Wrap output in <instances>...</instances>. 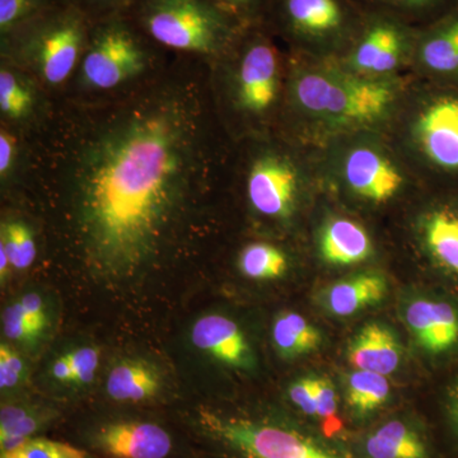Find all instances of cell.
<instances>
[{
    "mask_svg": "<svg viewBox=\"0 0 458 458\" xmlns=\"http://www.w3.org/2000/svg\"><path fill=\"white\" fill-rule=\"evenodd\" d=\"M54 414L47 409L29 403H3L0 410V448L12 450L21 443L33 438L38 430L47 427Z\"/></svg>",
    "mask_w": 458,
    "mask_h": 458,
    "instance_id": "obj_21",
    "label": "cell"
},
{
    "mask_svg": "<svg viewBox=\"0 0 458 458\" xmlns=\"http://www.w3.org/2000/svg\"><path fill=\"white\" fill-rule=\"evenodd\" d=\"M92 23L80 8L62 3L3 40V54L47 86H59L82 62Z\"/></svg>",
    "mask_w": 458,
    "mask_h": 458,
    "instance_id": "obj_4",
    "label": "cell"
},
{
    "mask_svg": "<svg viewBox=\"0 0 458 458\" xmlns=\"http://www.w3.org/2000/svg\"><path fill=\"white\" fill-rule=\"evenodd\" d=\"M201 426L242 458H340L289 428L201 411Z\"/></svg>",
    "mask_w": 458,
    "mask_h": 458,
    "instance_id": "obj_6",
    "label": "cell"
},
{
    "mask_svg": "<svg viewBox=\"0 0 458 458\" xmlns=\"http://www.w3.org/2000/svg\"><path fill=\"white\" fill-rule=\"evenodd\" d=\"M50 372L53 378L60 384H73V369L68 354L56 358L51 364Z\"/></svg>",
    "mask_w": 458,
    "mask_h": 458,
    "instance_id": "obj_40",
    "label": "cell"
},
{
    "mask_svg": "<svg viewBox=\"0 0 458 458\" xmlns=\"http://www.w3.org/2000/svg\"><path fill=\"white\" fill-rule=\"evenodd\" d=\"M66 0H0V38L5 40L27 23Z\"/></svg>",
    "mask_w": 458,
    "mask_h": 458,
    "instance_id": "obj_29",
    "label": "cell"
},
{
    "mask_svg": "<svg viewBox=\"0 0 458 458\" xmlns=\"http://www.w3.org/2000/svg\"><path fill=\"white\" fill-rule=\"evenodd\" d=\"M348 360L357 369L387 376L399 367L400 344L390 328L384 325H366L349 345Z\"/></svg>",
    "mask_w": 458,
    "mask_h": 458,
    "instance_id": "obj_16",
    "label": "cell"
},
{
    "mask_svg": "<svg viewBox=\"0 0 458 458\" xmlns=\"http://www.w3.org/2000/svg\"><path fill=\"white\" fill-rule=\"evenodd\" d=\"M36 104L32 84L20 72L2 65L0 71V111L12 122H22L32 114Z\"/></svg>",
    "mask_w": 458,
    "mask_h": 458,
    "instance_id": "obj_24",
    "label": "cell"
},
{
    "mask_svg": "<svg viewBox=\"0 0 458 458\" xmlns=\"http://www.w3.org/2000/svg\"><path fill=\"white\" fill-rule=\"evenodd\" d=\"M421 152L437 167L458 171V98L434 99L419 114L414 129Z\"/></svg>",
    "mask_w": 458,
    "mask_h": 458,
    "instance_id": "obj_10",
    "label": "cell"
},
{
    "mask_svg": "<svg viewBox=\"0 0 458 458\" xmlns=\"http://www.w3.org/2000/svg\"><path fill=\"white\" fill-rule=\"evenodd\" d=\"M372 241L360 223L346 218L330 219L319 234V252L336 267L360 264L372 255Z\"/></svg>",
    "mask_w": 458,
    "mask_h": 458,
    "instance_id": "obj_17",
    "label": "cell"
},
{
    "mask_svg": "<svg viewBox=\"0 0 458 458\" xmlns=\"http://www.w3.org/2000/svg\"><path fill=\"white\" fill-rule=\"evenodd\" d=\"M152 44L125 13L93 21L81 62V83L93 90H110L146 71Z\"/></svg>",
    "mask_w": 458,
    "mask_h": 458,
    "instance_id": "obj_5",
    "label": "cell"
},
{
    "mask_svg": "<svg viewBox=\"0 0 458 458\" xmlns=\"http://www.w3.org/2000/svg\"><path fill=\"white\" fill-rule=\"evenodd\" d=\"M17 301L33 324L38 325L41 330H47V327H49V313H47L44 298L40 294L31 292V293L23 294Z\"/></svg>",
    "mask_w": 458,
    "mask_h": 458,
    "instance_id": "obj_37",
    "label": "cell"
},
{
    "mask_svg": "<svg viewBox=\"0 0 458 458\" xmlns=\"http://www.w3.org/2000/svg\"><path fill=\"white\" fill-rule=\"evenodd\" d=\"M278 9L286 30L310 40L334 38L346 22L339 0H279Z\"/></svg>",
    "mask_w": 458,
    "mask_h": 458,
    "instance_id": "obj_15",
    "label": "cell"
},
{
    "mask_svg": "<svg viewBox=\"0 0 458 458\" xmlns=\"http://www.w3.org/2000/svg\"><path fill=\"white\" fill-rule=\"evenodd\" d=\"M405 322L428 352H445L458 343V313L450 303L418 298L406 307Z\"/></svg>",
    "mask_w": 458,
    "mask_h": 458,
    "instance_id": "obj_14",
    "label": "cell"
},
{
    "mask_svg": "<svg viewBox=\"0 0 458 458\" xmlns=\"http://www.w3.org/2000/svg\"><path fill=\"white\" fill-rule=\"evenodd\" d=\"M424 242L434 260L458 276V212L439 209L423 223Z\"/></svg>",
    "mask_w": 458,
    "mask_h": 458,
    "instance_id": "obj_20",
    "label": "cell"
},
{
    "mask_svg": "<svg viewBox=\"0 0 458 458\" xmlns=\"http://www.w3.org/2000/svg\"><path fill=\"white\" fill-rule=\"evenodd\" d=\"M161 387L158 369L137 358L117 361L106 379L108 397L117 403H143L155 397Z\"/></svg>",
    "mask_w": 458,
    "mask_h": 458,
    "instance_id": "obj_18",
    "label": "cell"
},
{
    "mask_svg": "<svg viewBox=\"0 0 458 458\" xmlns=\"http://www.w3.org/2000/svg\"><path fill=\"white\" fill-rule=\"evenodd\" d=\"M388 4L403 9H420L432 4L434 0H384Z\"/></svg>",
    "mask_w": 458,
    "mask_h": 458,
    "instance_id": "obj_41",
    "label": "cell"
},
{
    "mask_svg": "<svg viewBox=\"0 0 458 458\" xmlns=\"http://www.w3.org/2000/svg\"><path fill=\"white\" fill-rule=\"evenodd\" d=\"M212 2L243 22L258 16L267 0H212Z\"/></svg>",
    "mask_w": 458,
    "mask_h": 458,
    "instance_id": "obj_38",
    "label": "cell"
},
{
    "mask_svg": "<svg viewBox=\"0 0 458 458\" xmlns=\"http://www.w3.org/2000/svg\"><path fill=\"white\" fill-rule=\"evenodd\" d=\"M321 334L297 312H282L273 324V343L283 358L293 360L318 348Z\"/></svg>",
    "mask_w": 458,
    "mask_h": 458,
    "instance_id": "obj_22",
    "label": "cell"
},
{
    "mask_svg": "<svg viewBox=\"0 0 458 458\" xmlns=\"http://www.w3.org/2000/svg\"><path fill=\"white\" fill-rule=\"evenodd\" d=\"M191 342L198 351L214 360L237 369H251L255 355L245 334L233 319L210 313L197 319L191 330Z\"/></svg>",
    "mask_w": 458,
    "mask_h": 458,
    "instance_id": "obj_13",
    "label": "cell"
},
{
    "mask_svg": "<svg viewBox=\"0 0 458 458\" xmlns=\"http://www.w3.org/2000/svg\"><path fill=\"white\" fill-rule=\"evenodd\" d=\"M342 174L352 192L372 203H385L396 197L405 181L393 159L370 146L349 150Z\"/></svg>",
    "mask_w": 458,
    "mask_h": 458,
    "instance_id": "obj_9",
    "label": "cell"
},
{
    "mask_svg": "<svg viewBox=\"0 0 458 458\" xmlns=\"http://www.w3.org/2000/svg\"><path fill=\"white\" fill-rule=\"evenodd\" d=\"M370 458H427L426 445L414 430L401 421H390L369 437Z\"/></svg>",
    "mask_w": 458,
    "mask_h": 458,
    "instance_id": "obj_23",
    "label": "cell"
},
{
    "mask_svg": "<svg viewBox=\"0 0 458 458\" xmlns=\"http://www.w3.org/2000/svg\"><path fill=\"white\" fill-rule=\"evenodd\" d=\"M409 47V35L399 23L377 20L370 23L351 55L352 72L384 77L401 64Z\"/></svg>",
    "mask_w": 458,
    "mask_h": 458,
    "instance_id": "obj_11",
    "label": "cell"
},
{
    "mask_svg": "<svg viewBox=\"0 0 458 458\" xmlns=\"http://www.w3.org/2000/svg\"><path fill=\"white\" fill-rule=\"evenodd\" d=\"M12 264L11 260H9L7 252H5V250L0 246V279H2V283H4V280L7 279Z\"/></svg>",
    "mask_w": 458,
    "mask_h": 458,
    "instance_id": "obj_42",
    "label": "cell"
},
{
    "mask_svg": "<svg viewBox=\"0 0 458 458\" xmlns=\"http://www.w3.org/2000/svg\"><path fill=\"white\" fill-rule=\"evenodd\" d=\"M387 288V280L379 274H358L331 285L325 293V304L334 315L346 318L381 302Z\"/></svg>",
    "mask_w": 458,
    "mask_h": 458,
    "instance_id": "obj_19",
    "label": "cell"
},
{
    "mask_svg": "<svg viewBox=\"0 0 458 458\" xmlns=\"http://www.w3.org/2000/svg\"><path fill=\"white\" fill-rule=\"evenodd\" d=\"M238 269L249 279H278L288 269V260L278 247L265 242L250 243L238 256Z\"/></svg>",
    "mask_w": 458,
    "mask_h": 458,
    "instance_id": "obj_27",
    "label": "cell"
},
{
    "mask_svg": "<svg viewBox=\"0 0 458 458\" xmlns=\"http://www.w3.org/2000/svg\"><path fill=\"white\" fill-rule=\"evenodd\" d=\"M27 366L22 355L8 344L0 345V388L14 390L26 381Z\"/></svg>",
    "mask_w": 458,
    "mask_h": 458,
    "instance_id": "obj_32",
    "label": "cell"
},
{
    "mask_svg": "<svg viewBox=\"0 0 458 458\" xmlns=\"http://www.w3.org/2000/svg\"><path fill=\"white\" fill-rule=\"evenodd\" d=\"M17 158V140L5 129L0 131V177L2 181L8 179L13 170Z\"/></svg>",
    "mask_w": 458,
    "mask_h": 458,
    "instance_id": "obj_39",
    "label": "cell"
},
{
    "mask_svg": "<svg viewBox=\"0 0 458 458\" xmlns=\"http://www.w3.org/2000/svg\"><path fill=\"white\" fill-rule=\"evenodd\" d=\"M73 369L74 385H89L95 379L101 360V352L95 346H82L66 352Z\"/></svg>",
    "mask_w": 458,
    "mask_h": 458,
    "instance_id": "obj_33",
    "label": "cell"
},
{
    "mask_svg": "<svg viewBox=\"0 0 458 458\" xmlns=\"http://www.w3.org/2000/svg\"><path fill=\"white\" fill-rule=\"evenodd\" d=\"M298 171L278 152L256 157L247 174V198L255 212L273 219L289 218L297 200Z\"/></svg>",
    "mask_w": 458,
    "mask_h": 458,
    "instance_id": "obj_8",
    "label": "cell"
},
{
    "mask_svg": "<svg viewBox=\"0 0 458 458\" xmlns=\"http://www.w3.org/2000/svg\"><path fill=\"white\" fill-rule=\"evenodd\" d=\"M233 77L234 105L251 116L269 113L279 96L278 51L264 35L247 36Z\"/></svg>",
    "mask_w": 458,
    "mask_h": 458,
    "instance_id": "obj_7",
    "label": "cell"
},
{
    "mask_svg": "<svg viewBox=\"0 0 458 458\" xmlns=\"http://www.w3.org/2000/svg\"><path fill=\"white\" fill-rule=\"evenodd\" d=\"M421 63L436 73L458 72V20L437 30L419 50Z\"/></svg>",
    "mask_w": 458,
    "mask_h": 458,
    "instance_id": "obj_25",
    "label": "cell"
},
{
    "mask_svg": "<svg viewBox=\"0 0 458 458\" xmlns=\"http://www.w3.org/2000/svg\"><path fill=\"white\" fill-rule=\"evenodd\" d=\"M450 410L452 418L456 421L458 426V381L454 386L450 394Z\"/></svg>",
    "mask_w": 458,
    "mask_h": 458,
    "instance_id": "obj_43",
    "label": "cell"
},
{
    "mask_svg": "<svg viewBox=\"0 0 458 458\" xmlns=\"http://www.w3.org/2000/svg\"><path fill=\"white\" fill-rule=\"evenodd\" d=\"M2 324L5 337L21 345L35 346L45 333L38 325L33 324L18 301L4 310Z\"/></svg>",
    "mask_w": 458,
    "mask_h": 458,
    "instance_id": "obj_31",
    "label": "cell"
},
{
    "mask_svg": "<svg viewBox=\"0 0 458 458\" xmlns=\"http://www.w3.org/2000/svg\"><path fill=\"white\" fill-rule=\"evenodd\" d=\"M99 450L111 458H165L172 438L164 428L147 421H114L99 428Z\"/></svg>",
    "mask_w": 458,
    "mask_h": 458,
    "instance_id": "obj_12",
    "label": "cell"
},
{
    "mask_svg": "<svg viewBox=\"0 0 458 458\" xmlns=\"http://www.w3.org/2000/svg\"><path fill=\"white\" fill-rule=\"evenodd\" d=\"M289 397L304 414L316 417V401L312 378H301L289 387Z\"/></svg>",
    "mask_w": 458,
    "mask_h": 458,
    "instance_id": "obj_36",
    "label": "cell"
},
{
    "mask_svg": "<svg viewBox=\"0 0 458 458\" xmlns=\"http://www.w3.org/2000/svg\"><path fill=\"white\" fill-rule=\"evenodd\" d=\"M80 8L92 21L102 20L114 14H123L131 8L134 0H66Z\"/></svg>",
    "mask_w": 458,
    "mask_h": 458,
    "instance_id": "obj_34",
    "label": "cell"
},
{
    "mask_svg": "<svg viewBox=\"0 0 458 458\" xmlns=\"http://www.w3.org/2000/svg\"><path fill=\"white\" fill-rule=\"evenodd\" d=\"M200 99L165 86L116 108L71 165L78 233L90 264L123 278L155 258L204 172Z\"/></svg>",
    "mask_w": 458,
    "mask_h": 458,
    "instance_id": "obj_1",
    "label": "cell"
},
{
    "mask_svg": "<svg viewBox=\"0 0 458 458\" xmlns=\"http://www.w3.org/2000/svg\"><path fill=\"white\" fill-rule=\"evenodd\" d=\"M0 458H93L89 452L68 445V443L51 441V439L33 437L21 443L12 450L2 452Z\"/></svg>",
    "mask_w": 458,
    "mask_h": 458,
    "instance_id": "obj_30",
    "label": "cell"
},
{
    "mask_svg": "<svg viewBox=\"0 0 458 458\" xmlns=\"http://www.w3.org/2000/svg\"><path fill=\"white\" fill-rule=\"evenodd\" d=\"M125 14L153 45L199 56L225 53L242 23L212 0H134Z\"/></svg>",
    "mask_w": 458,
    "mask_h": 458,
    "instance_id": "obj_3",
    "label": "cell"
},
{
    "mask_svg": "<svg viewBox=\"0 0 458 458\" xmlns=\"http://www.w3.org/2000/svg\"><path fill=\"white\" fill-rule=\"evenodd\" d=\"M0 246L7 252L12 267L16 270L29 269L38 255L31 228L25 222L16 219L2 223Z\"/></svg>",
    "mask_w": 458,
    "mask_h": 458,
    "instance_id": "obj_28",
    "label": "cell"
},
{
    "mask_svg": "<svg viewBox=\"0 0 458 458\" xmlns=\"http://www.w3.org/2000/svg\"><path fill=\"white\" fill-rule=\"evenodd\" d=\"M390 396V384L385 376L357 369L348 377L346 401L358 414H369L381 408Z\"/></svg>",
    "mask_w": 458,
    "mask_h": 458,
    "instance_id": "obj_26",
    "label": "cell"
},
{
    "mask_svg": "<svg viewBox=\"0 0 458 458\" xmlns=\"http://www.w3.org/2000/svg\"><path fill=\"white\" fill-rule=\"evenodd\" d=\"M292 98L307 116L343 131L382 122L394 110L397 89L384 77L316 66L295 74Z\"/></svg>",
    "mask_w": 458,
    "mask_h": 458,
    "instance_id": "obj_2",
    "label": "cell"
},
{
    "mask_svg": "<svg viewBox=\"0 0 458 458\" xmlns=\"http://www.w3.org/2000/svg\"><path fill=\"white\" fill-rule=\"evenodd\" d=\"M312 382L316 401V417H334L337 408V397L334 385L327 378H312Z\"/></svg>",
    "mask_w": 458,
    "mask_h": 458,
    "instance_id": "obj_35",
    "label": "cell"
}]
</instances>
